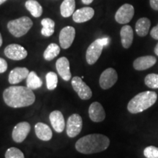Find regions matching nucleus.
Segmentation results:
<instances>
[{"label":"nucleus","mask_w":158,"mask_h":158,"mask_svg":"<svg viewBox=\"0 0 158 158\" xmlns=\"http://www.w3.org/2000/svg\"><path fill=\"white\" fill-rule=\"evenodd\" d=\"M94 10L90 7H85L77 10L73 14V20L76 23H81L89 21L93 18Z\"/></svg>","instance_id":"15"},{"label":"nucleus","mask_w":158,"mask_h":158,"mask_svg":"<svg viewBox=\"0 0 158 158\" xmlns=\"http://www.w3.org/2000/svg\"><path fill=\"white\" fill-rule=\"evenodd\" d=\"M56 68L59 76L65 81H68L72 78V74L70 70V62L66 57L63 56L57 59Z\"/></svg>","instance_id":"13"},{"label":"nucleus","mask_w":158,"mask_h":158,"mask_svg":"<svg viewBox=\"0 0 158 158\" xmlns=\"http://www.w3.org/2000/svg\"><path fill=\"white\" fill-rule=\"evenodd\" d=\"M98 40H100V42L104 45V47L106 46V45H108V43L110 42L109 37H102V38H99Z\"/></svg>","instance_id":"34"},{"label":"nucleus","mask_w":158,"mask_h":158,"mask_svg":"<svg viewBox=\"0 0 158 158\" xmlns=\"http://www.w3.org/2000/svg\"><path fill=\"white\" fill-rule=\"evenodd\" d=\"M7 70V62L5 59L0 58V73H3Z\"/></svg>","instance_id":"31"},{"label":"nucleus","mask_w":158,"mask_h":158,"mask_svg":"<svg viewBox=\"0 0 158 158\" xmlns=\"http://www.w3.org/2000/svg\"><path fill=\"white\" fill-rule=\"evenodd\" d=\"M26 8L30 12L31 15L35 18L40 17L43 14V7L36 0H27L25 3Z\"/></svg>","instance_id":"23"},{"label":"nucleus","mask_w":158,"mask_h":158,"mask_svg":"<svg viewBox=\"0 0 158 158\" xmlns=\"http://www.w3.org/2000/svg\"><path fill=\"white\" fill-rule=\"evenodd\" d=\"M151 21L147 18H141L135 23V31L140 37L147 36L149 33Z\"/></svg>","instance_id":"21"},{"label":"nucleus","mask_w":158,"mask_h":158,"mask_svg":"<svg viewBox=\"0 0 158 158\" xmlns=\"http://www.w3.org/2000/svg\"><path fill=\"white\" fill-rule=\"evenodd\" d=\"M5 55L12 60L19 61L24 59L28 55L27 51L19 44L8 45L5 48Z\"/></svg>","instance_id":"10"},{"label":"nucleus","mask_w":158,"mask_h":158,"mask_svg":"<svg viewBox=\"0 0 158 158\" xmlns=\"http://www.w3.org/2000/svg\"><path fill=\"white\" fill-rule=\"evenodd\" d=\"M29 71L27 68H15L10 72L8 81L10 84H19L27 78Z\"/></svg>","instance_id":"18"},{"label":"nucleus","mask_w":158,"mask_h":158,"mask_svg":"<svg viewBox=\"0 0 158 158\" xmlns=\"http://www.w3.org/2000/svg\"><path fill=\"white\" fill-rule=\"evenodd\" d=\"M5 158H24V155L19 149L15 147H10L6 151Z\"/></svg>","instance_id":"29"},{"label":"nucleus","mask_w":158,"mask_h":158,"mask_svg":"<svg viewBox=\"0 0 158 158\" xmlns=\"http://www.w3.org/2000/svg\"><path fill=\"white\" fill-rule=\"evenodd\" d=\"M143 155L147 158H158V147L149 146L143 150Z\"/></svg>","instance_id":"30"},{"label":"nucleus","mask_w":158,"mask_h":158,"mask_svg":"<svg viewBox=\"0 0 158 158\" xmlns=\"http://www.w3.org/2000/svg\"><path fill=\"white\" fill-rule=\"evenodd\" d=\"M103 48L104 45L98 39L91 43L86 52V59L89 64L92 65L97 62L102 54Z\"/></svg>","instance_id":"9"},{"label":"nucleus","mask_w":158,"mask_h":158,"mask_svg":"<svg viewBox=\"0 0 158 158\" xmlns=\"http://www.w3.org/2000/svg\"><path fill=\"white\" fill-rule=\"evenodd\" d=\"M59 53H60V47L56 43H51L43 53V57L45 60L51 61L56 58Z\"/></svg>","instance_id":"26"},{"label":"nucleus","mask_w":158,"mask_h":158,"mask_svg":"<svg viewBox=\"0 0 158 158\" xmlns=\"http://www.w3.org/2000/svg\"><path fill=\"white\" fill-rule=\"evenodd\" d=\"M43 85V81L34 71L29 72L27 78V86L31 90L37 89Z\"/></svg>","instance_id":"24"},{"label":"nucleus","mask_w":158,"mask_h":158,"mask_svg":"<svg viewBox=\"0 0 158 158\" xmlns=\"http://www.w3.org/2000/svg\"><path fill=\"white\" fill-rule=\"evenodd\" d=\"M71 84H72L73 89L81 100H87L92 97V89L80 77H73L71 81Z\"/></svg>","instance_id":"6"},{"label":"nucleus","mask_w":158,"mask_h":158,"mask_svg":"<svg viewBox=\"0 0 158 158\" xmlns=\"http://www.w3.org/2000/svg\"><path fill=\"white\" fill-rule=\"evenodd\" d=\"M31 130V125L27 122H19L15 126L12 133V138L15 143H21L26 139Z\"/></svg>","instance_id":"11"},{"label":"nucleus","mask_w":158,"mask_h":158,"mask_svg":"<svg viewBox=\"0 0 158 158\" xmlns=\"http://www.w3.org/2000/svg\"><path fill=\"white\" fill-rule=\"evenodd\" d=\"M144 83L149 88L158 89V74H148L144 78Z\"/></svg>","instance_id":"28"},{"label":"nucleus","mask_w":158,"mask_h":158,"mask_svg":"<svg viewBox=\"0 0 158 158\" xmlns=\"http://www.w3.org/2000/svg\"><path fill=\"white\" fill-rule=\"evenodd\" d=\"M89 116L94 122H101L106 118V112L100 102H94L89 108Z\"/></svg>","instance_id":"14"},{"label":"nucleus","mask_w":158,"mask_h":158,"mask_svg":"<svg viewBox=\"0 0 158 158\" xmlns=\"http://www.w3.org/2000/svg\"><path fill=\"white\" fill-rule=\"evenodd\" d=\"M45 79H46V86L48 90H54L57 87L58 77L54 72H48L45 76Z\"/></svg>","instance_id":"27"},{"label":"nucleus","mask_w":158,"mask_h":158,"mask_svg":"<svg viewBox=\"0 0 158 158\" xmlns=\"http://www.w3.org/2000/svg\"><path fill=\"white\" fill-rule=\"evenodd\" d=\"M6 1H7V0H0V5H2V4H3L4 2H5Z\"/></svg>","instance_id":"38"},{"label":"nucleus","mask_w":158,"mask_h":158,"mask_svg":"<svg viewBox=\"0 0 158 158\" xmlns=\"http://www.w3.org/2000/svg\"><path fill=\"white\" fill-rule=\"evenodd\" d=\"M2 37L1 33H0V47L2 46Z\"/></svg>","instance_id":"37"},{"label":"nucleus","mask_w":158,"mask_h":158,"mask_svg":"<svg viewBox=\"0 0 158 158\" xmlns=\"http://www.w3.org/2000/svg\"><path fill=\"white\" fill-rule=\"evenodd\" d=\"M157 100V94L152 91L141 92L130 100L127 110L131 114L141 113L153 106Z\"/></svg>","instance_id":"3"},{"label":"nucleus","mask_w":158,"mask_h":158,"mask_svg":"<svg viewBox=\"0 0 158 158\" xmlns=\"http://www.w3.org/2000/svg\"><path fill=\"white\" fill-rule=\"evenodd\" d=\"M150 35L153 39L158 40V23L150 31Z\"/></svg>","instance_id":"32"},{"label":"nucleus","mask_w":158,"mask_h":158,"mask_svg":"<svg viewBox=\"0 0 158 158\" xmlns=\"http://www.w3.org/2000/svg\"><path fill=\"white\" fill-rule=\"evenodd\" d=\"M93 1L94 0H81L83 4H84V5H90Z\"/></svg>","instance_id":"35"},{"label":"nucleus","mask_w":158,"mask_h":158,"mask_svg":"<svg viewBox=\"0 0 158 158\" xmlns=\"http://www.w3.org/2000/svg\"><path fill=\"white\" fill-rule=\"evenodd\" d=\"M149 4L154 10H158V0H149Z\"/></svg>","instance_id":"33"},{"label":"nucleus","mask_w":158,"mask_h":158,"mask_svg":"<svg viewBox=\"0 0 158 158\" xmlns=\"http://www.w3.org/2000/svg\"><path fill=\"white\" fill-rule=\"evenodd\" d=\"M33 26L32 21L27 16L12 20L7 23L10 33L15 37H21L27 34Z\"/></svg>","instance_id":"4"},{"label":"nucleus","mask_w":158,"mask_h":158,"mask_svg":"<svg viewBox=\"0 0 158 158\" xmlns=\"http://www.w3.org/2000/svg\"><path fill=\"white\" fill-rule=\"evenodd\" d=\"M121 42L122 46L127 49L131 46L133 41V30L129 25H124L120 30Z\"/></svg>","instance_id":"20"},{"label":"nucleus","mask_w":158,"mask_h":158,"mask_svg":"<svg viewBox=\"0 0 158 158\" xmlns=\"http://www.w3.org/2000/svg\"><path fill=\"white\" fill-rule=\"evenodd\" d=\"M51 124L56 133H61L65 128V121L62 113L59 110H54L49 115Z\"/></svg>","instance_id":"16"},{"label":"nucleus","mask_w":158,"mask_h":158,"mask_svg":"<svg viewBox=\"0 0 158 158\" xmlns=\"http://www.w3.org/2000/svg\"><path fill=\"white\" fill-rule=\"evenodd\" d=\"M118 80V74L114 68H108L100 75L99 84L102 89L106 90L111 88Z\"/></svg>","instance_id":"8"},{"label":"nucleus","mask_w":158,"mask_h":158,"mask_svg":"<svg viewBox=\"0 0 158 158\" xmlns=\"http://www.w3.org/2000/svg\"><path fill=\"white\" fill-rule=\"evenodd\" d=\"M35 134L37 138L43 141H48L52 138L53 133L52 130L48 124L38 122L35 126Z\"/></svg>","instance_id":"19"},{"label":"nucleus","mask_w":158,"mask_h":158,"mask_svg":"<svg viewBox=\"0 0 158 158\" xmlns=\"http://www.w3.org/2000/svg\"><path fill=\"white\" fill-rule=\"evenodd\" d=\"M154 51H155V54L158 56V43H157V44L156 45V46H155V50H154Z\"/></svg>","instance_id":"36"},{"label":"nucleus","mask_w":158,"mask_h":158,"mask_svg":"<svg viewBox=\"0 0 158 158\" xmlns=\"http://www.w3.org/2000/svg\"><path fill=\"white\" fill-rule=\"evenodd\" d=\"M83 127V119L79 114H73L68 118L66 124V133L68 137L75 138L80 134Z\"/></svg>","instance_id":"5"},{"label":"nucleus","mask_w":158,"mask_h":158,"mask_svg":"<svg viewBox=\"0 0 158 158\" xmlns=\"http://www.w3.org/2000/svg\"><path fill=\"white\" fill-rule=\"evenodd\" d=\"M110 145V140L102 134H89L78 139L75 147L78 152L84 155H91L103 152Z\"/></svg>","instance_id":"2"},{"label":"nucleus","mask_w":158,"mask_h":158,"mask_svg":"<svg viewBox=\"0 0 158 158\" xmlns=\"http://www.w3.org/2000/svg\"><path fill=\"white\" fill-rule=\"evenodd\" d=\"M135 14L134 7L130 4L122 5L115 14L116 21L120 24H126L131 21Z\"/></svg>","instance_id":"7"},{"label":"nucleus","mask_w":158,"mask_h":158,"mask_svg":"<svg viewBox=\"0 0 158 158\" xmlns=\"http://www.w3.org/2000/svg\"><path fill=\"white\" fill-rule=\"evenodd\" d=\"M76 8L75 0H64L60 6V13L62 17L68 18L73 15Z\"/></svg>","instance_id":"22"},{"label":"nucleus","mask_w":158,"mask_h":158,"mask_svg":"<svg viewBox=\"0 0 158 158\" xmlns=\"http://www.w3.org/2000/svg\"><path fill=\"white\" fill-rule=\"evenodd\" d=\"M157 62V59L154 56H140L133 62V68L136 70H145L154 66Z\"/></svg>","instance_id":"17"},{"label":"nucleus","mask_w":158,"mask_h":158,"mask_svg":"<svg viewBox=\"0 0 158 158\" xmlns=\"http://www.w3.org/2000/svg\"><path fill=\"white\" fill-rule=\"evenodd\" d=\"M5 104L13 108H23L31 106L35 101L33 91L23 86H11L3 92Z\"/></svg>","instance_id":"1"},{"label":"nucleus","mask_w":158,"mask_h":158,"mask_svg":"<svg viewBox=\"0 0 158 158\" xmlns=\"http://www.w3.org/2000/svg\"><path fill=\"white\" fill-rule=\"evenodd\" d=\"M41 24L43 28L41 29V34L45 37H51L54 33L55 29V22L52 19H43L41 21Z\"/></svg>","instance_id":"25"},{"label":"nucleus","mask_w":158,"mask_h":158,"mask_svg":"<svg viewBox=\"0 0 158 158\" xmlns=\"http://www.w3.org/2000/svg\"><path fill=\"white\" fill-rule=\"evenodd\" d=\"M76 36L74 27L68 26L63 28L59 33V44L63 49H68L73 43Z\"/></svg>","instance_id":"12"}]
</instances>
